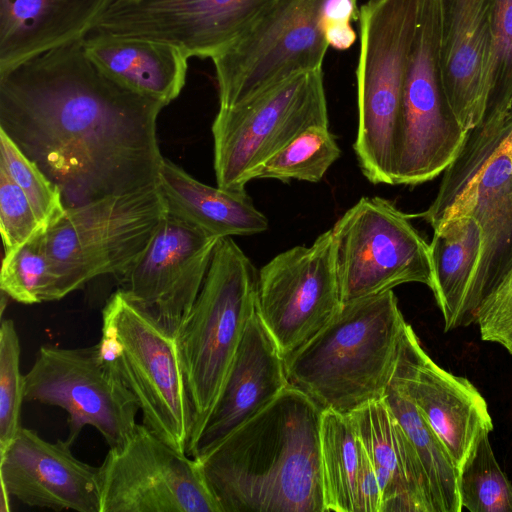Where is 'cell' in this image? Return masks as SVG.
<instances>
[{
	"label": "cell",
	"instance_id": "8d00e7d4",
	"mask_svg": "<svg viewBox=\"0 0 512 512\" xmlns=\"http://www.w3.org/2000/svg\"><path fill=\"white\" fill-rule=\"evenodd\" d=\"M357 1L322 0L320 12L325 31L335 26L351 25L352 21L358 20L360 8H358Z\"/></svg>",
	"mask_w": 512,
	"mask_h": 512
},
{
	"label": "cell",
	"instance_id": "603a6c76",
	"mask_svg": "<svg viewBox=\"0 0 512 512\" xmlns=\"http://www.w3.org/2000/svg\"><path fill=\"white\" fill-rule=\"evenodd\" d=\"M83 47L112 81L166 106L185 86L189 58L171 44L92 31L83 39Z\"/></svg>",
	"mask_w": 512,
	"mask_h": 512
},
{
	"label": "cell",
	"instance_id": "f1b7e54d",
	"mask_svg": "<svg viewBox=\"0 0 512 512\" xmlns=\"http://www.w3.org/2000/svg\"><path fill=\"white\" fill-rule=\"evenodd\" d=\"M340 154L328 126H311L269 158L256 171L254 179L319 182Z\"/></svg>",
	"mask_w": 512,
	"mask_h": 512
},
{
	"label": "cell",
	"instance_id": "5b68a950",
	"mask_svg": "<svg viewBox=\"0 0 512 512\" xmlns=\"http://www.w3.org/2000/svg\"><path fill=\"white\" fill-rule=\"evenodd\" d=\"M421 5L422 0H368L360 7L353 148L363 175L373 184L394 185L404 83Z\"/></svg>",
	"mask_w": 512,
	"mask_h": 512
},
{
	"label": "cell",
	"instance_id": "e575fe53",
	"mask_svg": "<svg viewBox=\"0 0 512 512\" xmlns=\"http://www.w3.org/2000/svg\"><path fill=\"white\" fill-rule=\"evenodd\" d=\"M475 323L483 341L512 355V262L477 308Z\"/></svg>",
	"mask_w": 512,
	"mask_h": 512
},
{
	"label": "cell",
	"instance_id": "6da1fadb",
	"mask_svg": "<svg viewBox=\"0 0 512 512\" xmlns=\"http://www.w3.org/2000/svg\"><path fill=\"white\" fill-rule=\"evenodd\" d=\"M165 106L104 75L83 40L0 72V129L57 185L66 208L158 185Z\"/></svg>",
	"mask_w": 512,
	"mask_h": 512
},
{
	"label": "cell",
	"instance_id": "7a4b0ae2",
	"mask_svg": "<svg viewBox=\"0 0 512 512\" xmlns=\"http://www.w3.org/2000/svg\"><path fill=\"white\" fill-rule=\"evenodd\" d=\"M321 415L288 385L198 460L222 512H325Z\"/></svg>",
	"mask_w": 512,
	"mask_h": 512
},
{
	"label": "cell",
	"instance_id": "5bb4252c",
	"mask_svg": "<svg viewBox=\"0 0 512 512\" xmlns=\"http://www.w3.org/2000/svg\"><path fill=\"white\" fill-rule=\"evenodd\" d=\"M342 304L330 229L309 247L279 253L258 272L256 312L284 358L324 328Z\"/></svg>",
	"mask_w": 512,
	"mask_h": 512
},
{
	"label": "cell",
	"instance_id": "f546056e",
	"mask_svg": "<svg viewBox=\"0 0 512 512\" xmlns=\"http://www.w3.org/2000/svg\"><path fill=\"white\" fill-rule=\"evenodd\" d=\"M463 510L471 512H512V483L493 452L489 433L478 441L459 475Z\"/></svg>",
	"mask_w": 512,
	"mask_h": 512
},
{
	"label": "cell",
	"instance_id": "d590c367",
	"mask_svg": "<svg viewBox=\"0 0 512 512\" xmlns=\"http://www.w3.org/2000/svg\"><path fill=\"white\" fill-rule=\"evenodd\" d=\"M356 512H381V490L365 449L358 476Z\"/></svg>",
	"mask_w": 512,
	"mask_h": 512
},
{
	"label": "cell",
	"instance_id": "4316f807",
	"mask_svg": "<svg viewBox=\"0 0 512 512\" xmlns=\"http://www.w3.org/2000/svg\"><path fill=\"white\" fill-rule=\"evenodd\" d=\"M383 400L408 437L424 471L433 512L463 511L459 469L414 403L392 381Z\"/></svg>",
	"mask_w": 512,
	"mask_h": 512
},
{
	"label": "cell",
	"instance_id": "7402d4cb",
	"mask_svg": "<svg viewBox=\"0 0 512 512\" xmlns=\"http://www.w3.org/2000/svg\"><path fill=\"white\" fill-rule=\"evenodd\" d=\"M349 416L374 467L381 512H433L420 461L383 398Z\"/></svg>",
	"mask_w": 512,
	"mask_h": 512
},
{
	"label": "cell",
	"instance_id": "2e32d148",
	"mask_svg": "<svg viewBox=\"0 0 512 512\" xmlns=\"http://www.w3.org/2000/svg\"><path fill=\"white\" fill-rule=\"evenodd\" d=\"M219 239L167 213L144 253L115 277L118 289L176 334L201 290Z\"/></svg>",
	"mask_w": 512,
	"mask_h": 512
},
{
	"label": "cell",
	"instance_id": "7c38bea8",
	"mask_svg": "<svg viewBox=\"0 0 512 512\" xmlns=\"http://www.w3.org/2000/svg\"><path fill=\"white\" fill-rule=\"evenodd\" d=\"M24 399L57 406L68 414L66 442L72 446L90 425L109 448L123 445L137 426L139 405L98 343L83 348L41 346L24 375Z\"/></svg>",
	"mask_w": 512,
	"mask_h": 512
},
{
	"label": "cell",
	"instance_id": "836d02e7",
	"mask_svg": "<svg viewBox=\"0 0 512 512\" xmlns=\"http://www.w3.org/2000/svg\"><path fill=\"white\" fill-rule=\"evenodd\" d=\"M47 228L29 199L10 175L0 167V232L4 255H8Z\"/></svg>",
	"mask_w": 512,
	"mask_h": 512
},
{
	"label": "cell",
	"instance_id": "d6a6232c",
	"mask_svg": "<svg viewBox=\"0 0 512 512\" xmlns=\"http://www.w3.org/2000/svg\"><path fill=\"white\" fill-rule=\"evenodd\" d=\"M20 342L11 319L0 327V453L17 435L24 399V375L20 372Z\"/></svg>",
	"mask_w": 512,
	"mask_h": 512
},
{
	"label": "cell",
	"instance_id": "8fae6325",
	"mask_svg": "<svg viewBox=\"0 0 512 512\" xmlns=\"http://www.w3.org/2000/svg\"><path fill=\"white\" fill-rule=\"evenodd\" d=\"M322 0H275L212 59L219 107H230L295 75L322 69L329 48Z\"/></svg>",
	"mask_w": 512,
	"mask_h": 512
},
{
	"label": "cell",
	"instance_id": "44dd1931",
	"mask_svg": "<svg viewBox=\"0 0 512 512\" xmlns=\"http://www.w3.org/2000/svg\"><path fill=\"white\" fill-rule=\"evenodd\" d=\"M115 0H0V72L83 40Z\"/></svg>",
	"mask_w": 512,
	"mask_h": 512
},
{
	"label": "cell",
	"instance_id": "9c48e42d",
	"mask_svg": "<svg viewBox=\"0 0 512 512\" xmlns=\"http://www.w3.org/2000/svg\"><path fill=\"white\" fill-rule=\"evenodd\" d=\"M438 0H422L406 71L394 156V185L436 178L457 158L466 140L448 101L441 69Z\"/></svg>",
	"mask_w": 512,
	"mask_h": 512
},
{
	"label": "cell",
	"instance_id": "4dcf8cb0",
	"mask_svg": "<svg viewBox=\"0 0 512 512\" xmlns=\"http://www.w3.org/2000/svg\"><path fill=\"white\" fill-rule=\"evenodd\" d=\"M46 232L39 233L3 257L0 288L16 302L30 305L55 301Z\"/></svg>",
	"mask_w": 512,
	"mask_h": 512
},
{
	"label": "cell",
	"instance_id": "9a60e30c",
	"mask_svg": "<svg viewBox=\"0 0 512 512\" xmlns=\"http://www.w3.org/2000/svg\"><path fill=\"white\" fill-rule=\"evenodd\" d=\"M275 0H115L94 31L156 40L213 59Z\"/></svg>",
	"mask_w": 512,
	"mask_h": 512
},
{
	"label": "cell",
	"instance_id": "30bf717a",
	"mask_svg": "<svg viewBox=\"0 0 512 512\" xmlns=\"http://www.w3.org/2000/svg\"><path fill=\"white\" fill-rule=\"evenodd\" d=\"M330 230L342 303L405 283L432 288L430 244L390 201L362 197Z\"/></svg>",
	"mask_w": 512,
	"mask_h": 512
},
{
	"label": "cell",
	"instance_id": "ba28073f",
	"mask_svg": "<svg viewBox=\"0 0 512 512\" xmlns=\"http://www.w3.org/2000/svg\"><path fill=\"white\" fill-rule=\"evenodd\" d=\"M323 70L301 73L230 107L212 124L217 186L244 191L256 171L305 129L328 126Z\"/></svg>",
	"mask_w": 512,
	"mask_h": 512
},
{
	"label": "cell",
	"instance_id": "ffe728a7",
	"mask_svg": "<svg viewBox=\"0 0 512 512\" xmlns=\"http://www.w3.org/2000/svg\"><path fill=\"white\" fill-rule=\"evenodd\" d=\"M445 92L468 132L480 121L497 0H438Z\"/></svg>",
	"mask_w": 512,
	"mask_h": 512
},
{
	"label": "cell",
	"instance_id": "484cf974",
	"mask_svg": "<svg viewBox=\"0 0 512 512\" xmlns=\"http://www.w3.org/2000/svg\"><path fill=\"white\" fill-rule=\"evenodd\" d=\"M511 109L512 0H497L483 113L479 123L467 132L459 154L463 164L482 168L489 161L504 136Z\"/></svg>",
	"mask_w": 512,
	"mask_h": 512
},
{
	"label": "cell",
	"instance_id": "e0dca14e",
	"mask_svg": "<svg viewBox=\"0 0 512 512\" xmlns=\"http://www.w3.org/2000/svg\"><path fill=\"white\" fill-rule=\"evenodd\" d=\"M414 403L459 469L493 430L488 404L467 378L439 366L407 323L391 380Z\"/></svg>",
	"mask_w": 512,
	"mask_h": 512
},
{
	"label": "cell",
	"instance_id": "1f68e13d",
	"mask_svg": "<svg viewBox=\"0 0 512 512\" xmlns=\"http://www.w3.org/2000/svg\"><path fill=\"white\" fill-rule=\"evenodd\" d=\"M0 167L23 190L47 229L62 217L66 206L60 189L1 129Z\"/></svg>",
	"mask_w": 512,
	"mask_h": 512
},
{
	"label": "cell",
	"instance_id": "52a82bcc",
	"mask_svg": "<svg viewBox=\"0 0 512 512\" xmlns=\"http://www.w3.org/2000/svg\"><path fill=\"white\" fill-rule=\"evenodd\" d=\"M167 213L158 185L66 208L46 232L55 301L97 276L124 273Z\"/></svg>",
	"mask_w": 512,
	"mask_h": 512
},
{
	"label": "cell",
	"instance_id": "d4e9b609",
	"mask_svg": "<svg viewBox=\"0 0 512 512\" xmlns=\"http://www.w3.org/2000/svg\"><path fill=\"white\" fill-rule=\"evenodd\" d=\"M158 186L168 213L218 238L262 233L267 218L244 191L206 185L163 158Z\"/></svg>",
	"mask_w": 512,
	"mask_h": 512
},
{
	"label": "cell",
	"instance_id": "4fadbf2b",
	"mask_svg": "<svg viewBox=\"0 0 512 512\" xmlns=\"http://www.w3.org/2000/svg\"><path fill=\"white\" fill-rule=\"evenodd\" d=\"M100 512H222L200 461L143 423L99 467Z\"/></svg>",
	"mask_w": 512,
	"mask_h": 512
},
{
	"label": "cell",
	"instance_id": "d6986e66",
	"mask_svg": "<svg viewBox=\"0 0 512 512\" xmlns=\"http://www.w3.org/2000/svg\"><path fill=\"white\" fill-rule=\"evenodd\" d=\"M288 385L285 358L255 311L213 410L189 456L201 460Z\"/></svg>",
	"mask_w": 512,
	"mask_h": 512
},
{
	"label": "cell",
	"instance_id": "cb8c5ba5",
	"mask_svg": "<svg viewBox=\"0 0 512 512\" xmlns=\"http://www.w3.org/2000/svg\"><path fill=\"white\" fill-rule=\"evenodd\" d=\"M430 243L432 292L444 320V331L476 320L475 283L483 251V230L471 214L452 217L433 229Z\"/></svg>",
	"mask_w": 512,
	"mask_h": 512
},
{
	"label": "cell",
	"instance_id": "ac0fdd59",
	"mask_svg": "<svg viewBox=\"0 0 512 512\" xmlns=\"http://www.w3.org/2000/svg\"><path fill=\"white\" fill-rule=\"evenodd\" d=\"M70 447L22 426L0 453L1 489L30 507L100 512L99 467L76 458Z\"/></svg>",
	"mask_w": 512,
	"mask_h": 512
},
{
	"label": "cell",
	"instance_id": "8992f818",
	"mask_svg": "<svg viewBox=\"0 0 512 512\" xmlns=\"http://www.w3.org/2000/svg\"><path fill=\"white\" fill-rule=\"evenodd\" d=\"M98 346L135 396L143 424L187 454L193 416L175 334L117 289L102 310Z\"/></svg>",
	"mask_w": 512,
	"mask_h": 512
},
{
	"label": "cell",
	"instance_id": "3957f363",
	"mask_svg": "<svg viewBox=\"0 0 512 512\" xmlns=\"http://www.w3.org/2000/svg\"><path fill=\"white\" fill-rule=\"evenodd\" d=\"M406 325L392 290L343 303L324 328L285 358L289 385L322 411L343 414L383 398Z\"/></svg>",
	"mask_w": 512,
	"mask_h": 512
},
{
	"label": "cell",
	"instance_id": "83f0119b",
	"mask_svg": "<svg viewBox=\"0 0 512 512\" xmlns=\"http://www.w3.org/2000/svg\"><path fill=\"white\" fill-rule=\"evenodd\" d=\"M364 447L349 414L324 410L320 458L325 512H356Z\"/></svg>",
	"mask_w": 512,
	"mask_h": 512
},
{
	"label": "cell",
	"instance_id": "277c9868",
	"mask_svg": "<svg viewBox=\"0 0 512 512\" xmlns=\"http://www.w3.org/2000/svg\"><path fill=\"white\" fill-rule=\"evenodd\" d=\"M257 275L232 237L220 238L201 290L175 334L193 416L188 455L213 410L256 311Z\"/></svg>",
	"mask_w": 512,
	"mask_h": 512
}]
</instances>
